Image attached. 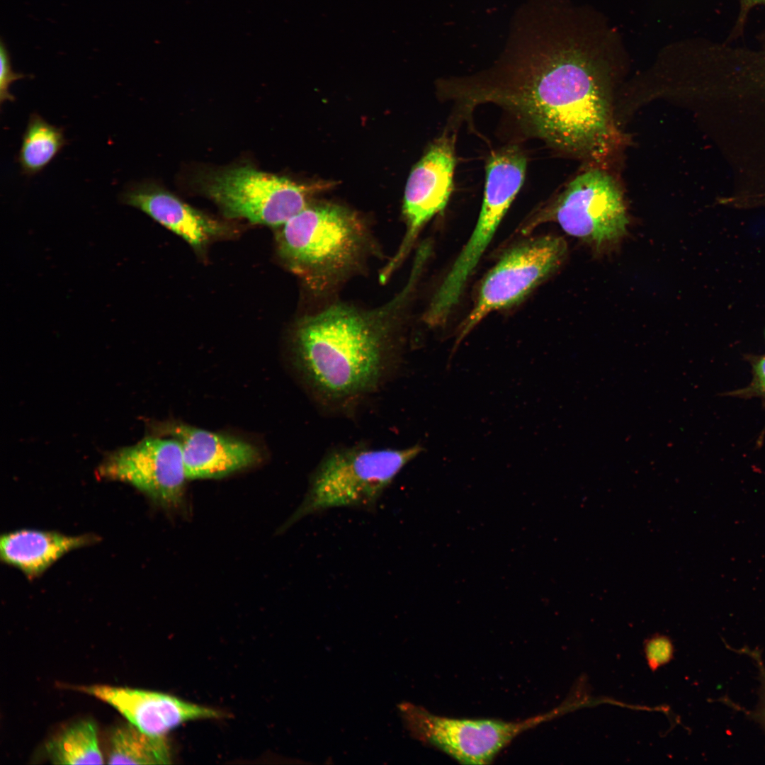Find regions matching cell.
Instances as JSON below:
<instances>
[{
  "instance_id": "cell-3",
  "label": "cell",
  "mask_w": 765,
  "mask_h": 765,
  "mask_svg": "<svg viewBox=\"0 0 765 765\" xmlns=\"http://www.w3.org/2000/svg\"><path fill=\"white\" fill-rule=\"evenodd\" d=\"M280 227V256L317 295L329 292L356 271L370 249L363 220L336 204H309Z\"/></svg>"
},
{
  "instance_id": "cell-6",
  "label": "cell",
  "mask_w": 765,
  "mask_h": 765,
  "mask_svg": "<svg viewBox=\"0 0 765 765\" xmlns=\"http://www.w3.org/2000/svg\"><path fill=\"white\" fill-rule=\"evenodd\" d=\"M411 735L463 764H488L518 735L550 718L552 713L517 722L461 719L434 715L410 703L398 706Z\"/></svg>"
},
{
  "instance_id": "cell-12",
  "label": "cell",
  "mask_w": 765,
  "mask_h": 765,
  "mask_svg": "<svg viewBox=\"0 0 765 765\" xmlns=\"http://www.w3.org/2000/svg\"><path fill=\"white\" fill-rule=\"evenodd\" d=\"M151 427L153 435L171 437L179 442L187 479L223 477L261 459L259 449L239 438L176 421L157 422Z\"/></svg>"
},
{
  "instance_id": "cell-2",
  "label": "cell",
  "mask_w": 765,
  "mask_h": 765,
  "mask_svg": "<svg viewBox=\"0 0 765 765\" xmlns=\"http://www.w3.org/2000/svg\"><path fill=\"white\" fill-rule=\"evenodd\" d=\"M420 269L389 301L364 310L344 303L302 317L295 326V364L312 395L344 408L377 390L392 368L405 310Z\"/></svg>"
},
{
  "instance_id": "cell-23",
  "label": "cell",
  "mask_w": 765,
  "mask_h": 765,
  "mask_svg": "<svg viewBox=\"0 0 765 765\" xmlns=\"http://www.w3.org/2000/svg\"><path fill=\"white\" fill-rule=\"evenodd\" d=\"M763 45H765V33L763 35Z\"/></svg>"
},
{
  "instance_id": "cell-17",
  "label": "cell",
  "mask_w": 765,
  "mask_h": 765,
  "mask_svg": "<svg viewBox=\"0 0 765 765\" xmlns=\"http://www.w3.org/2000/svg\"><path fill=\"white\" fill-rule=\"evenodd\" d=\"M67 143L63 128L49 123L37 113H31L17 156L21 173L26 176L39 174Z\"/></svg>"
},
{
  "instance_id": "cell-8",
  "label": "cell",
  "mask_w": 765,
  "mask_h": 765,
  "mask_svg": "<svg viewBox=\"0 0 765 765\" xmlns=\"http://www.w3.org/2000/svg\"><path fill=\"white\" fill-rule=\"evenodd\" d=\"M567 251L565 240L555 235L531 239L507 251L483 280L472 309L458 329L453 352L487 315L521 301L556 271Z\"/></svg>"
},
{
  "instance_id": "cell-7",
  "label": "cell",
  "mask_w": 765,
  "mask_h": 765,
  "mask_svg": "<svg viewBox=\"0 0 765 765\" xmlns=\"http://www.w3.org/2000/svg\"><path fill=\"white\" fill-rule=\"evenodd\" d=\"M202 188L225 216L268 226L283 225L309 205L307 188L249 165L215 171Z\"/></svg>"
},
{
  "instance_id": "cell-22",
  "label": "cell",
  "mask_w": 765,
  "mask_h": 765,
  "mask_svg": "<svg viewBox=\"0 0 765 765\" xmlns=\"http://www.w3.org/2000/svg\"><path fill=\"white\" fill-rule=\"evenodd\" d=\"M756 4H765V0H740L741 8L734 34L742 33L749 11Z\"/></svg>"
},
{
  "instance_id": "cell-13",
  "label": "cell",
  "mask_w": 765,
  "mask_h": 765,
  "mask_svg": "<svg viewBox=\"0 0 765 765\" xmlns=\"http://www.w3.org/2000/svg\"><path fill=\"white\" fill-rule=\"evenodd\" d=\"M79 689L112 706L129 722L152 735L165 736L184 722L220 718L225 714L160 692L106 685Z\"/></svg>"
},
{
  "instance_id": "cell-1",
  "label": "cell",
  "mask_w": 765,
  "mask_h": 765,
  "mask_svg": "<svg viewBox=\"0 0 765 765\" xmlns=\"http://www.w3.org/2000/svg\"><path fill=\"white\" fill-rule=\"evenodd\" d=\"M627 60L618 30L594 8L527 0L493 67L448 79L445 93L463 111L498 105L554 149L601 162L620 144L611 90Z\"/></svg>"
},
{
  "instance_id": "cell-4",
  "label": "cell",
  "mask_w": 765,
  "mask_h": 765,
  "mask_svg": "<svg viewBox=\"0 0 765 765\" xmlns=\"http://www.w3.org/2000/svg\"><path fill=\"white\" fill-rule=\"evenodd\" d=\"M424 450L349 446L327 453L313 472L302 502L282 528L327 509L373 506L400 471Z\"/></svg>"
},
{
  "instance_id": "cell-5",
  "label": "cell",
  "mask_w": 765,
  "mask_h": 765,
  "mask_svg": "<svg viewBox=\"0 0 765 765\" xmlns=\"http://www.w3.org/2000/svg\"><path fill=\"white\" fill-rule=\"evenodd\" d=\"M545 222H555L567 234L601 253L625 236L629 219L618 182L606 170L593 167L541 208L528 227Z\"/></svg>"
},
{
  "instance_id": "cell-11",
  "label": "cell",
  "mask_w": 765,
  "mask_h": 765,
  "mask_svg": "<svg viewBox=\"0 0 765 765\" xmlns=\"http://www.w3.org/2000/svg\"><path fill=\"white\" fill-rule=\"evenodd\" d=\"M455 165L453 136L445 134L431 144L412 169L403 201L405 233L380 274L382 283L402 264L425 224L446 207L453 188Z\"/></svg>"
},
{
  "instance_id": "cell-10",
  "label": "cell",
  "mask_w": 765,
  "mask_h": 765,
  "mask_svg": "<svg viewBox=\"0 0 765 765\" xmlns=\"http://www.w3.org/2000/svg\"><path fill=\"white\" fill-rule=\"evenodd\" d=\"M97 472L103 478L128 483L169 508L181 504L187 479L179 442L153 434L107 453Z\"/></svg>"
},
{
  "instance_id": "cell-21",
  "label": "cell",
  "mask_w": 765,
  "mask_h": 765,
  "mask_svg": "<svg viewBox=\"0 0 765 765\" xmlns=\"http://www.w3.org/2000/svg\"><path fill=\"white\" fill-rule=\"evenodd\" d=\"M645 654L650 667L657 669L671 659L673 655V646L667 638L657 635L647 642Z\"/></svg>"
},
{
  "instance_id": "cell-14",
  "label": "cell",
  "mask_w": 765,
  "mask_h": 765,
  "mask_svg": "<svg viewBox=\"0 0 765 765\" xmlns=\"http://www.w3.org/2000/svg\"><path fill=\"white\" fill-rule=\"evenodd\" d=\"M119 200L123 205L141 210L196 249L227 232L222 222L153 182L130 183L120 194Z\"/></svg>"
},
{
  "instance_id": "cell-16",
  "label": "cell",
  "mask_w": 765,
  "mask_h": 765,
  "mask_svg": "<svg viewBox=\"0 0 765 765\" xmlns=\"http://www.w3.org/2000/svg\"><path fill=\"white\" fill-rule=\"evenodd\" d=\"M108 764H166L171 762L165 736L147 734L134 725L117 726L111 732Z\"/></svg>"
},
{
  "instance_id": "cell-20",
  "label": "cell",
  "mask_w": 765,
  "mask_h": 765,
  "mask_svg": "<svg viewBox=\"0 0 765 765\" xmlns=\"http://www.w3.org/2000/svg\"><path fill=\"white\" fill-rule=\"evenodd\" d=\"M0 45V103L2 105L6 101H15L9 87L13 81L25 78L26 75L13 70L8 51L2 40Z\"/></svg>"
},
{
  "instance_id": "cell-18",
  "label": "cell",
  "mask_w": 765,
  "mask_h": 765,
  "mask_svg": "<svg viewBox=\"0 0 765 765\" xmlns=\"http://www.w3.org/2000/svg\"><path fill=\"white\" fill-rule=\"evenodd\" d=\"M46 749L55 764H103L96 727L89 720L67 727L47 744Z\"/></svg>"
},
{
  "instance_id": "cell-19",
  "label": "cell",
  "mask_w": 765,
  "mask_h": 765,
  "mask_svg": "<svg viewBox=\"0 0 765 765\" xmlns=\"http://www.w3.org/2000/svg\"><path fill=\"white\" fill-rule=\"evenodd\" d=\"M752 379L750 383L730 393L740 397H759L765 403V356L756 357L751 361Z\"/></svg>"
},
{
  "instance_id": "cell-15",
  "label": "cell",
  "mask_w": 765,
  "mask_h": 765,
  "mask_svg": "<svg viewBox=\"0 0 765 765\" xmlns=\"http://www.w3.org/2000/svg\"><path fill=\"white\" fill-rule=\"evenodd\" d=\"M96 537L66 536L57 532L22 529L3 535L0 557L29 579L38 577L71 550L89 545Z\"/></svg>"
},
{
  "instance_id": "cell-9",
  "label": "cell",
  "mask_w": 765,
  "mask_h": 765,
  "mask_svg": "<svg viewBox=\"0 0 765 765\" xmlns=\"http://www.w3.org/2000/svg\"><path fill=\"white\" fill-rule=\"evenodd\" d=\"M527 158L516 144L504 146L490 154L482 208L475 227L441 283L444 291L460 296L492 240L525 178Z\"/></svg>"
}]
</instances>
